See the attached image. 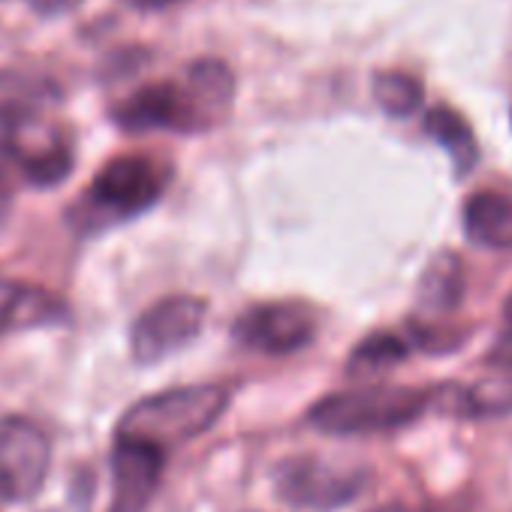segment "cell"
Instances as JSON below:
<instances>
[{
    "label": "cell",
    "instance_id": "obj_12",
    "mask_svg": "<svg viewBox=\"0 0 512 512\" xmlns=\"http://www.w3.org/2000/svg\"><path fill=\"white\" fill-rule=\"evenodd\" d=\"M7 151L16 160V166L22 169V175L37 187H55L73 169V148L55 133L31 139L28 127L10 130Z\"/></svg>",
    "mask_w": 512,
    "mask_h": 512
},
{
    "label": "cell",
    "instance_id": "obj_13",
    "mask_svg": "<svg viewBox=\"0 0 512 512\" xmlns=\"http://www.w3.org/2000/svg\"><path fill=\"white\" fill-rule=\"evenodd\" d=\"M431 407L464 419L512 416V371L500 377H485L473 386H443L431 392Z\"/></svg>",
    "mask_w": 512,
    "mask_h": 512
},
{
    "label": "cell",
    "instance_id": "obj_11",
    "mask_svg": "<svg viewBox=\"0 0 512 512\" xmlns=\"http://www.w3.org/2000/svg\"><path fill=\"white\" fill-rule=\"evenodd\" d=\"M67 320V305L46 287L0 281V335L55 326Z\"/></svg>",
    "mask_w": 512,
    "mask_h": 512
},
{
    "label": "cell",
    "instance_id": "obj_7",
    "mask_svg": "<svg viewBox=\"0 0 512 512\" xmlns=\"http://www.w3.org/2000/svg\"><path fill=\"white\" fill-rule=\"evenodd\" d=\"M317 335V317L302 302H269L244 311L232 323V338L256 353L287 356L305 350Z\"/></svg>",
    "mask_w": 512,
    "mask_h": 512
},
{
    "label": "cell",
    "instance_id": "obj_10",
    "mask_svg": "<svg viewBox=\"0 0 512 512\" xmlns=\"http://www.w3.org/2000/svg\"><path fill=\"white\" fill-rule=\"evenodd\" d=\"M112 118L127 133L175 130L184 133V100L178 82H154L133 91L112 109Z\"/></svg>",
    "mask_w": 512,
    "mask_h": 512
},
{
    "label": "cell",
    "instance_id": "obj_5",
    "mask_svg": "<svg viewBox=\"0 0 512 512\" xmlns=\"http://www.w3.org/2000/svg\"><path fill=\"white\" fill-rule=\"evenodd\" d=\"M52 467V443L28 416L0 419V500L25 503L40 494Z\"/></svg>",
    "mask_w": 512,
    "mask_h": 512
},
{
    "label": "cell",
    "instance_id": "obj_3",
    "mask_svg": "<svg viewBox=\"0 0 512 512\" xmlns=\"http://www.w3.org/2000/svg\"><path fill=\"white\" fill-rule=\"evenodd\" d=\"M166 187V169H160L151 157L124 154L106 163L94 184L85 190V205L94 217L127 220L148 211Z\"/></svg>",
    "mask_w": 512,
    "mask_h": 512
},
{
    "label": "cell",
    "instance_id": "obj_14",
    "mask_svg": "<svg viewBox=\"0 0 512 512\" xmlns=\"http://www.w3.org/2000/svg\"><path fill=\"white\" fill-rule=\"evenodd\" d=\"M58 100V88L49 79L25 73H0V127L19 130L37 124V118Z\"/></svg>",
    "mask_w": 512,
    "mask_h": 512
},
{
    "label": "cell",
    "instance_id": "obj_18",
    "mask_svg": "<svg viewBox=\"0 0 512 512\" xmlns=\"http://www.w3.org/2000/svg\"><path fill=\"white\" fill-rule=\"evenodd\" d=\"M407 356H410V344L404 338L389 335V332H374L365 341H359L356 350L350 353L347 374L350 377H374V374L392 371Z\"/></svg>",
    "mask_w": 512,
    "mask_h": 512
},
{
    "label": "cell",
    "instance_id": "obj_9",
    "mask_svg": "<svg viewBox=\"0 0 512 512\" xmlns=\"http://www.w3.org/2000/svg\"><path fill=\"white\" fill-rule=\"evenodd\" d=\"M178 85L184 100V133H202L226 121L235 100V79L223 61L202 58L190 64Z\"/></svg>",
    "mask_w": 512,
    "mask_h": 512
},
{
    "label": "cell",
    "instance_id": "obj_8",
    "mask_svg": "<svg viewBox=\"0 0 512 512\" xmlns=\"http://www.w3.org/2000/svg\"><path fill=\"white\" fill-rule=\"evenodd\" d=\"M166 464V449L115 434L112 446V503L109 512H145Z\"/></svg>",
    "mask_w": 512,
    "mask_h": 512
},
{
    "label": "cell",
    "instance_id": "obj_6",
    "mask_svg": "<svg viewBox=\"0 0 512 512\" xmlns=\"http://www.w3.org/2000/svg\"><path fill=\"white\" fill-rule=\"evenodd\" d=\"M208 305L196 296H169L151 305L130 332V353L139 365H157L184 350L205 326Z\"/></svg>",
    "mask_w": 512,
    "mask_h": 512
},
{
    "label": "cell",
    "instance_id": "obj_17",
    "mask_svg": "<svg viewBox=\"0 0 512 512\" xmlns=\"http://www.w3.org/2000/svg\"><path fill=\"white\" fill-rule=\"evenodd\" d=\"M464 299V272L455 253H437L428 263L422 284H419V302L428 311H455Z\"/></svg>",
    "mask_w": 512,
    "mask_h": 512
},
{
    "label": "cell",
    "instance_id": "obj_1",
    "mask_svg": "<svg viewBox=\"0 0 512 512\" xmlns=\"http://www.w3.org/2000/svg\"><path fill=\"white\" fill-rule=\"evenodd\" d=\"M229 392L217 383L178 386L136 401L118 422L115 434L148 440L160 449L181 446L205 434L226 410Z\"/></svg>",
    "mask_w": 512,
    "mask_h": 512
},
{
    "label": "cell",
    "instance_id": "obj_15",
    "mask_svg": "<svg viewBox=\"0 0 512 512\" xmlns=\"http://www.w3.org/2000/svg\"><path fill=\"white\" fill-rule=\"evenodd\" d=\"M464 235L491 250L512 247V193L482 190L464 205Z\"/></svg>",
    "mask_w": 512,
    "mask_h": 512
},
{
    "label": "cell",
    "instance_id": "obj_22",
    "mask_svg": "<svg viewBox=\"0 0 512 512\" xmlns=\"http://www.w3.org/2000/svg\"><path fill=\"white\" fill-rule=\"evenodd\" d=\"M31 4H34L37 10H43V13H55V10L67 7V0H31Z\"/></svg>",
    "mask_w": 512,
    "mask_h": 512
},
{
    "label": "cell",
    "instance_id": "obj_19",
    "mask_svg": "<svg viewBox=\"0 0 512 512\" xmlns=\"http://www.w3.org/2000/svg\"><path fill=\"white\" fill-rule=\"evenodd\" d=\"M371 91H374L377 106H380L389 118H410V115L422 106V100H425V85H422L416 76L398 73V70H392V73H377Z\"/></svg>",
    "mask_w": 512,
    "mask_h": 512
},
{
    "label": "cell",
    "instance_id": "obj_20",
    "mask_svg": "<svg viewBox=\"0 0 512 512\" xmlns=\"http://www.w3.org/2000/svg\"><path fill=\"white\" fill-rule=\"evenodd\" d=\"M488 365L512 371V329L503 332V335L494 341V347H491V353H488Z\"/></svg>",
    "mask_w": 512,
    "mask_h": 512
},
{
    "label": "cell",
    "instance_id": "obj_24",
    "mask_svg": "<svg viewBox=\"0 0 512 512\" xmlns=\"http://www.w3.org/2000/svg\"><path fill=\"white\" fill-rule=\"evenodd\" d=\"M503 317L512 323V293H509V299H506V305H503Z\"/></svg>",
    "mask_w": 512,
    "mask_h": 512
},
{
    "label": "cell",
    "instance_id": "obj_25",
    "mask_svg": "<svg viewBox=\"0 0 512 512\" xmlns=\"http://www.w3.org/2000/svg\"><path fill=\"white\" fill-rule=\"evenodd\" d=\"M43 512H58V509H43Z\"/></svg>",
    "mask_w": 512,
    "mask_h": 512
},
{
    "label": "cell",
    "instance_id": "obj_21",
    "mask_svg": "<svg viewBox=\"0 0 512 512\" xmlns=\"http://www.w3.org/2000/svg\"><path fill=\"white\" fill-rule=\"evenodd\" d=\"M127 4L142 10V13H154V10H166V7L178 4V0H127Z\"/></svg>",
    "mask_w": 512,
    "mask_h": 512
},
{
    "label": "cell",
    "instance_id": "obj_2",
    "mask_svg": "<svg viewBox=\"0 0 512 512\" xmlns=\"http://www.w3.org/2000/svg\"><path fill=\"white\" fill-rule=\"evenodd\" d=\"M431 407V392L410 386H365L335 392L317 401L308 413L311 425L323 434H380L416 422Z\"/></svg>",
    "mask_w": 512,
    "mask_h": 512
},
{
    "label": "cell",
    "instance_id": "obj_16",
    "mask_svg": "<svg viewBox=\"0 0 512 512\" xmlns=\"http://www.w3.org/2000/svg\"><path fill=\"white\" fill-rule=\"evenodd\" d=\"M425 133L449 154L455 178H464L473 172V166L479 163V148H476L473 130L467 127V121L458 112H452L446 106L431 109L425 115Z\"/></svg>",
    "mask_w": 512,
    "mask_h": 512
},
{
    "label": "cell",
    "instance_id": "obj_23",
    "mask_svg": "<svg viewBox=\"0 0 512 512\" xmlns=\"http://www.w3.org/2000/svg\"><path fill=\"white\" fill-rule=\"evenodd\" d=\"M368 512H419V509H413V506H407V503H383V506H374V509H368Z\"/></svg>",
    "mask_w": 512,
    "mask_h": 512
},
{
    "label": "cell",
    "instance_id": "obj_4",
    "mask_svg": "<svg viewBox=\"0 0 512 512\" xmlns=\"http://www.w3.org/2000/svg\"><path fill=\"white\" fill-rule=\"evenodd\" d=\"M368 482L365 467L335 464L323 458H287L275 467V491L299 509H338L359 497Z\"/></svg>",
    "mask_w": 512,
    "mask_h": 512
}]
</instances>
